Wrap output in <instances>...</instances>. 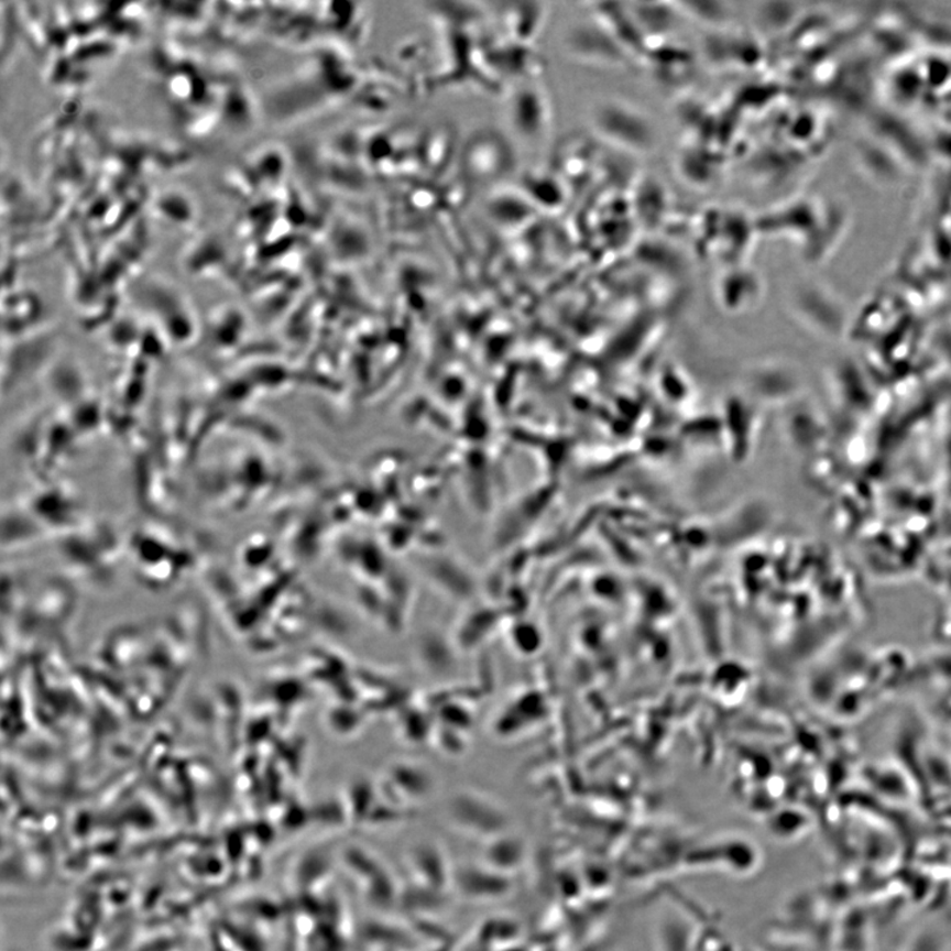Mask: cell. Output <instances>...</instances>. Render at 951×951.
<instances>
[{
  "label": "cell",
  "instance_id": "obj_1",
  "mask_svg": "<svg viewBox=\"0 0 951 951\" xmlns=\"http://www.w3.org/2000/svg\"><path fill=\"white\" fill-rule=\"evenodd\" d=\"M590 119L600 136L621 149L646 154L656 147V125L636 106L619 99H604L593 105Z\"/></svg>",
  "mask_w": 951,
  "mask_h": 951
},
{
  "label": "cell",
  "instance_id": "obj_2",
  "mask_svg": "<svg viewBox=\"0 0 951 951\" xmlns=\"http://www.w3.org/2000/svg\"><path fill=\"white\" fill-rule=\"evenodd\" d=\"M567 50L584 63L606 66L624 65L625 46L601 22H581L573 25L566 39Z\"/></svg>",
  "mask_w": 951,
  "mask_h": 951
}]
</instances>
